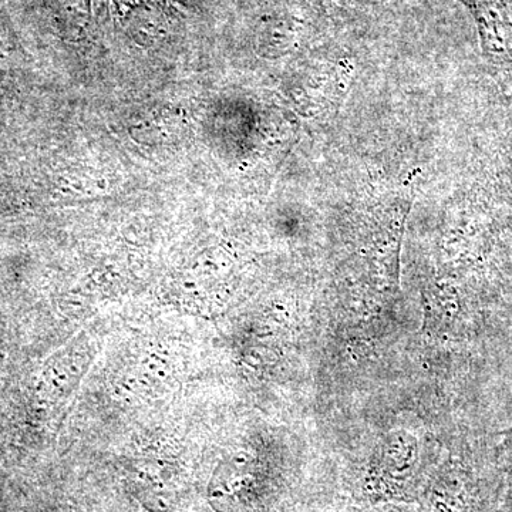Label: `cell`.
<instances>
[{
  "mask_svg": "<svg viewBox=\"0 0 512 512\" xmlns=\"http://www.w3.org/2000/svg\"><path fill=\"white\" fill-rule=\"evenodd\" d=\"M419 461V439L409 430L389 431L370 460L365 481L367 494L375 500L397 497L412 481Z\"/></svg>",
  "mask_w": 512,
  "mask_h": 512,
  "instance_id": "1",
  "label": "cell"
},
{
  "mask_svg": "<svg viewBox=\"0 0 512 512\" xmlns=\"http://www.w3.org/2000/svg\"><path fill=\"white\" fill-rule=\"evenodd\" d=\"M504 447H512V426L503 433V441H501Z\"/></svg>",
  "mask_w": 512,
  "mask_h": 512,
  "instance_id": "2",
  "label": "cell"
}]
</instances>
